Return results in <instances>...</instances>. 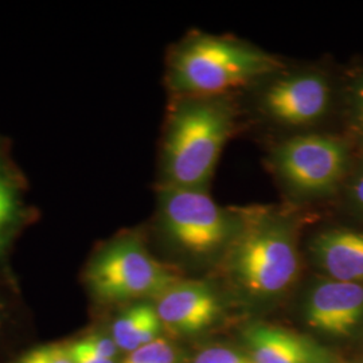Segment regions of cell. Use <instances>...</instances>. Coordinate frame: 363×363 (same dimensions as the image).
Listing matches in <instances>:
<instances>
[{
	"label": "cell",
	"mask_w": 363,
	"mask_h": 363,
	"mask_svg": "<svg viewBox=\"0 0 363 363\" xmlns=\"http://www.w3.org/2000/svg\"><path fill=\"white\" fill-rule=\"evenodd\" d=\"M296 232V218L288 210L245 208L244 226L226 257L237 288L259 300L286 292L298 274Z\"/></svg>",
	"instance_id": "1"
},
{
	"label": "cell",
	"mask_w": 363,
	"mask_h": 363,
	"mask_svg": "<svg viewBox=\"0 0 363 363\" xmlns=\"http://www.w3.org/2000/svg\"><path fill=\"white\" fill-rule=\"evenodd\" d=\"M235 124L225 96L183 97L171 113L163 147V187L208 190Z\"/></svg>",
	"instance_id": "2"
},
{
	"label": "cell",
	"mask_w": 363,
	"mask_h": 363,
	"mask_svg": "<svg viewBox=\"0 0 363 363\" xmlns=\"http://www.w3.org/2000/svg\"><path fill=\"white\" fill-rule=\"evenodd\" d=\"M279 61L245 42L195 33L175 49L169 84L183 97L225 96L234 88L267 77Z\"/></svg>",
	"instance_id": "3"
},
{
	"label": "cell",
	"mask_w": 363,
	"mask_h": 363,
	"mask_svg": "<svg viewBox=\"0 0 363 363\" xmlns=\"http://www.w3.org/2000/svg\"><path fill=\"white\" fill-rule=\"evenodd\" d=\"M159 213L171 242L196 259L228 253L244 226V210L222 208L208 190L163 187Z\"/></svg>",
	"instance_id": "4"
},
{
	"label": "cell",
	"mask_w": 363,
	"mask_h": 363,
	"mask_svg": "<svg viewBox=\"0 0 363 363\" xmlns=\"http://www.w3.org/2000/svg\"><path fill=\"white\" fill-rule=\"evenodd\" d=\"M86 280L93 294L109 303L157 298L179 281L133 237L118 238L104 247L91 261Z\"/></svg>",
	"instance_id": "5"
},
{
	"label": "cell",
	"mask_w": 363,
	"mask_h": 363,
	"mask_svg": "<svg viewBox=\"0 0 363 363\" xmlns=\"http://www.w3.org/2000/svg\"><path fill=\"white\" fill-rule=\"evenodd\" d=\"M350 155L340 139L327 135H298L279 144L272 167L286 190L298 198L331 194L346 177Z\"/></svg>",
	"instance_id": "6"
},
{
	"label": "cell",
	"mask_w": 363,
	"mask_h": 363,
	"mask_svg": "<svg viewBox=\"0 0 363 363\" xmlns=\"http://www.w3.org/2000/svg\"><path fill=\"white\" fill-rule=\"evenodd\" d=\"M331 105L328 79L316 72H298L274 79L261 94L264 115L280 125L298 128L318 123Z\"/></svg>",
	"instance_id": "7"
},
{
	"label": "cell",
	"mask_w": 363,
	"mask_h": 363,
	"mask_svg": "<svg viewBox=\"0 0 363 363\" xmlns=\"http://www.w3.org/2000/svg\"><path fill=\"white\" fill-rule=\"evenodd\" d=\"M307 325L325 335L349 337L363 322V286L325 279L310 288L304 304Z\"/></svg>",
	"instance_id": "8"
},
{
	"label": "cell",
	"mask_w": 363,
	"mask_h": 363,
	"mask_svg": "<svg viewBox=\"0 0 363 363\" xmlns=\"http://www.w3.org/2000/svg\"><path fill=\"white\" fill-rule=\"evenodd\" d=\"M162 325L178 334H196L220 318V300L205 281H177L156 298Z\"/></svg>",
	"instance_id": "9"
},
{
	"label": "cell",
	"mask_w": 363,
	"mask_h": 363,
	"mask_svg": "<svg viewBox=\"0 0 363 363\" xmlns=\"http://www.w3.org/2000/svg\"><path fill=\"white\" fill-rule=\"evenodd\" d=\"M252 363H328L323 349L279 325L256 323L244 333Z\"/></svg>",
	"instance_id": "10"
},
{
	"label": "cell",
	"mask_w": 363,
	"mask_h": 363,
	"mask_svg": "<svg viewBox=\"0 0 363 363\" xmlns=\"http://www.w3.org/2000/svg\"><path fill=\"white\" fill-rule=\"evenodd\" d=\"M311 253L328 279L363 286V233L350 229L325 230L312 240Z\"/></svg>",
	"instance_id": "11"
},
{
	"label": "cell",
	"mask_w": 363,
	"mask_h": 363,
	"mask_svg": "<svg viewBox=\"0 0 363 363\" xmlns=\"http://www.w3.org/2000/svg\"><path fill=\"white\" fill-rule=\"evenodd\" d=\"M162 322L155 306L148 303L133 304L123 312L112 325V339L118 349L135 351L159 337Z\"/></svg>",
	"instance_id": "12"
},
{
	"label": "cell",
	"mask_w": 363,
	"mask_h": 363,
	"mask_svg": "<svg viewBox=\"0 0 363 363\" xmlns=\"http://www.w3.org/2000/svg\"><path fill=\"white\" fill-rule=\"evenodd\" d=\"M121 363H177V351L164 337H156L151 343L130 351Z\"/></svg>",
	"instance_id": "13"
},
{
	"label": "cell",
	"mask_w": 363,
	"mask_h": 363,
	"mask_svg": "<svg viewBox=\"0 0 363 363\" xmlns=\"http://www.w3.org/2000/svg\"><path fill=\"white\" fill-rule=\"evenodd\" d=\"M18 363H74V359L69 347L49 345L27 352Z\"/></svg>",
	"instance_id": "14"
},
{
	"label": "cell",
	"mask_w": 363,
	"mask_h": 363,
	"mask_svg": "<svg viewBox=\"0 0 363 363\" xmlns=\"http://www.w3.org/2000/svg\"><path fill=\"white\" fill-rule=\"evenodd\" d=\"M193 363H252L249 357H245L230 347L214 346L201 351Z\"/></svg>",
	"instance_id": "15"
},
{
	"label": "cell",
	"mask_w": 363,
	"mask_h": 363,
	"mask_svg": "<svg viewBox=\"0 0 363 363\" xmlns=\"http://www.w3.org/2000/svg\"><path fill=\"white\" fill-rule=\"evenodd\" d=\"M351 117L363 139V77L358 78L350 89Z\"/></svg>",
	"instance_id": "16"
},
{
	"label": "cell",
	"mask_w": 363,
	"mask_h": 363,
	"mask_svg": "<svg viewBox=\"0 0 363 363\" xmlns=\"http://www.w3.org/2000/svg\"><path fill=\"white\" fill-rule=\"evenodd\" d=\"M69 349H70L74 363H116L112 359H108V358L101 357L100 354H97L91 349L89 343L85 339L76 342Z\"/></svg>",
	"instance_id": "17"
},
{
	"label": "cell",
	"mask_w": 363,
	"mask_h": 363,
	"mask_svg": "<svg viewBox=\"0 0 363 363\" xmlns=\"http://www.w3.org/2000/svg\"><path fill=\"white\" fill-rule=\"evenodd\" d=\"M85 340L89 343L91 349L96 351L97 354H100L101 357L112 359V361L116 359L118 347H117V345L112 337L91 335V337H85Z\"/></svg>",
	"instance_id": "18"
},
{
	"label": "cell",
	"mask_w": 363,
	"mask_h": 363,
	"mask_svg": "<svg viewBox=\"0 0 363 363\" xmlns=\"http://www.w3.org/2000/svg\"><path fill=\"white\" fill-rule=\"evenodd\" d=\"M13 210V199L9 187L0 182V229L1 226L10 220V216Z\"/></svg>",
	"instance_id": "19"
},
{
	"label": "cell",
	"mask_w": 363,
	"mask_h": 363,
	"mask_svg": "<svg viewBox=\"0 0 363 363\" xmlns=\"http://www.w3.org/2000/svg\"><path fill=\"white\" fill-rule=\"evenodd\" d=\"M350 198L352 205L363 214V166L351 181Z\"/></svg>",
	"instance_id": "20"
},
{
	"label": "cell",
	"mask_w": 363,
	"mask_h": 363,
	"mask_svg": "<svg viewBox=\"0 0 363 363\" xmlns=\"http://www.w3.org/2000/svg\"><path fill=\"white\" fill-rule=\"evenodd\" d=\"M328 363H334V362H328Z\"/></svg>",
	"instance_id": "21"
}]
</instances>
